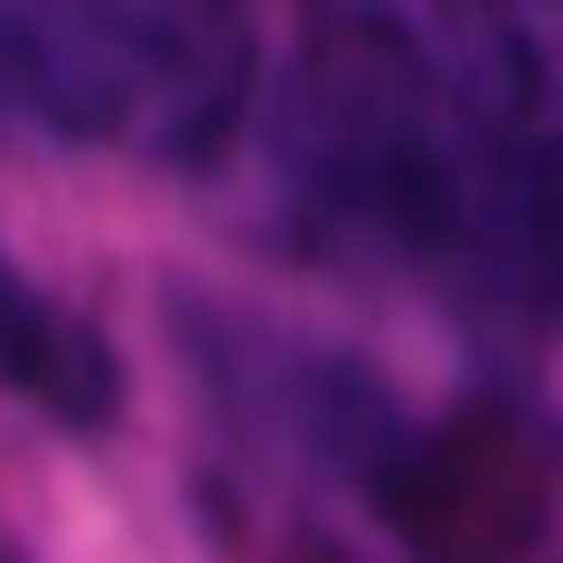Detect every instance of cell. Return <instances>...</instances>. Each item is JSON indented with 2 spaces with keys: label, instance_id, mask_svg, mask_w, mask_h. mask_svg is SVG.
Masks as SVG:
<instances>
[{
  "label": "cell",
  "instance_id": "6da1fadb",
  "mask_svg": "<svg viewBox=\"0 0 563 563\" xmlns=\"http://www.w3.org/2000/svg\"><path fill=\"white\" fill-rule=\"evenodd\" d=\"M291 179L376 254L563 291V113L498 0H310Z\"/></svg>",
  "mask_w": 563,
  "mask_h": 563
},
{
  "label": "cell",
  "instance_id": "7a4b0ae2",
  "mask_svg": "<svg viewBox=\"0 0 563 563\" xmlns=\"http://www.w3.org/2000/svg\"><path fill=\"white\" fill-rule=\"evenodd\" d=\"M254 95L244 0H0V103L76 151L207 161Z\"/></svg>",
  "mask_w": 563,
  "mask_h": 563
},
{
  "label": "cell",
  "instance_id": "3957f363",
  "mask_svg": "<svg viewBox=\"0 0 563 563\" xmlns=\"http://www.w3.org/2000/svg\"><path fill=\"white\" fill-rule=\"evenodd\" d=\"M0 376L29 385L47 413L66 422H103L113 413V357H103L95 329H76L47 291H29L10 263H0Z\"/></svg>",
  "mask_w": 563,
  "mask_h": 563
}]
</instances>
